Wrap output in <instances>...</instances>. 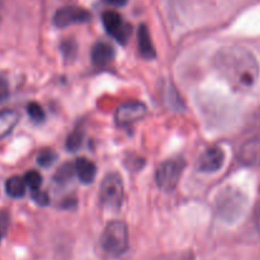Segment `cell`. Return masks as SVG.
Here are the masks:
<instances>
[{
	"mask_svg": "<svg viewBox=\"0 0 260 260\" xmlns=\"http://www.w3.org/2000/svg\"><path fill=\"white\" fill-rule=\"evenodd\" d=\"M213 66L221 78L239 91L251 90L260 78L258 58L241 46H225L213 56Z\"/></svg>",
	"mask_w": 260,
	"mask_h": 260,
	"instance_id": "6da1fadb",
	"label": "cell"
},
{
	"mask_svg": "<svg viewBox=\"0 0 260 260\" xmlns=\"http://www.w3.org/2000/svg\"><path fill=\"white\" fill-rule=\"evenodd\" d=\"M248 206V200L240 189L226 187L218 193L215 201L216 213L226 223H234L244 215Z\"/></svg>",
	"mask_w": 260,
	"mask_h": 260,
	"instance_id": "7a4b0ae2",
	"label": "cell"
},
{
	"mask_svg": "<svg viewBox=\"0 0 260 260\" xmlns=\"http://www.w3.org/2000/svg\"><path fill=\"white\" fill-rule=\"evenodd\" d=\"M101 245L112 256H121L129 249L128 228L122 221H112L101 236Z\"/></svg>",
	"mask_w": 260,
	"mask_h": 260,
	"instance_id": "3957f363",
	"label": "cell"
},
{
	"mask_svg": "<svg viewBox=\"0 0 260 260\" xmlns=\"http://www.w3.org/2000/svg\"><path fill=\"white\" fill-rule=\"evenodd\" d=\"M185 161L183 157H172L159 165L155 174L157 187L164 192H173L179 183Z\"/></svg>",
	"mask_w": 260,
	"mask_h": 260,
	"instance_id": "277c9868",
	"label": "cell"
},
{
	"mask_svg": "<svg viewBox=\"0 0 260 260\" xmlns=\"http://www.w3.org/2000/svg\"><path fill=\"white\" fill-rule=\"evenodd\" d=\"M124 197V188L122 178L117 173H111L103 179L99 189L102 205L112 211L121 208Z\"/></svg>",
	"mask_w": 260,
	"mask_h": 260,
	"instance_id": "5b68a950",
	"label": "cell"
},
{
	"mask_svg": "<svg viewBox=\"0 0 260 260\" xmlns=\"http://www.w3.org/2000/svg\"><path fill=\"white\" fill-rule=\"evenodd\" d=\"M102 22L109 36L121 45H126L132 33V27L122 19L118 13L114 10H106L102 15Z\"/></svg>",
	"mask_w": 260,
	"mask_h": 260,
	"instance_id": "8992f818",
	"label": "cell"
},
{
	"mask_svg": "<svg viewBox=\"0 0 260 260\" xmlns=\"http://www.w3.org/2000/svg\"><path fill=\"white\" fill-rule=\"evenodd\" d=\"M147 113V108L141 102H127L117 108L114 119L118 126L127 127L141 121Z\"/></svg>",
	"mask_w": 260,
	"mask_h": 260,
	"instance_id": "52a82bcc",
	"label": "cell"
},
{
	"mask_svg": "<svg viewBox=\"0 0 260 260\" xmlns=\"http://www.w3.org/2000/svg\"><path fill=\"white\" fill-rule=\"evenodd\" d=\"M89 20H90V13L80 7H63L58 9L53 17V23L58 28L86 23Z\"/></svg>",
	"mask_w": 260,
	"mask_h": 260,
	"instance_id": "ba28073f",
	"label": "cell"
},
{
	"mask_svg": "<svg viewBox=\"0 0 260 260\" xmlns=\"http://www.w3.org/2000/svg\"><path fill=\"white\" fill-rule=\"evenodd\" d=\"M225 152L217 146L206 150L197 160V169L202 173H216L222 168Z\"/></svg>",
	"mask_w": 260,
	"mask_h": 260,
	"instance_id": "9c48e42d",
	"label": "cell"
},
{
	"mask_svg": "<svg viewBox=\"0 0 260 260\" xmlns=\"http://www.w3.org/2000/svg\"><path fill=\"white\" fill-rule=\"evenodd\" d=\"M239 160L246 167L260 165V135L248 140L239 151Z\"/></svg>",
	"mask_w": 260,
	"mask_h": 260,
	"instance_id": "30bf717a",
	"label": "cell"
},
{
	"mask_svg": "<svg viewBox=\"0 0 260 260\" xmlns=\"http://www.w3.org/2000/svg\"><path fill=\"white\" fill-rule=\"evenodd\" d=\"M114 57V50L106 42H98L91 48V62L95 68H106Z\"/></svg>",
	"mask_w": 260,
	"mask_h": 260,
	"instance_id": "8fae6325",
	"label": "cell"
},
{
	"mask_svg": "<svg viewBox=\"0 0 260 260\" xmlns=\"http://www.w3.org/2000/svg\"><path fill=\"white\" fill-rule=\"evenodd\" d=\"M137 43H139V51L140 55L145 58V60H154L156 57V51H155L154 43L151 41V36H150L149 29L145 24H141L139 27V32H137Z\"/></svg>",
	"mask_w": 260,
	"mask_h": 260,
	"instance_id": "7c38bea8",
	"label": "cell"
},
{
	"mask_svg": "<svg viewBox=\"0 0 260 260\" xmlns=\"http://www.w3.org/2000/svg\"><path fill=\"white\" fill-rule=\"evenodd\" d=\"M20 114L14 109H3L0 111V140L5 139L13 132L19 123Z\"/></svg>",
	"mask_w": 260,
	"mask_h": 260,
	"instance_id": "4fadbf2b",
	"label": "cell"
},
{
	"mask_svg": "<svg viewBox=\"0 0 260 260\" xmlns=\"http://www.w3.org/2000/svg\"><path fill=\"white\" fill-rule=\"evenodd\" d=\"M75 173L83 184H91L95 179L96 167L86 157H80L75 162Z\"/></svg>",
	"mask_w": 260,
	"mask_h": 260,
	"instance_id": "5bb4252c",
	"label": "cell"
},
{
	"mask_svg": "<svg viewBox=\"0 0 260 260\" xmlns=\"http://www.w3.org/2000/svg\"><path fill=\"white\" fill-rule=\"evenodd\" d=\"M25 188H27V185H25L24 179L20 177H17V175L9 178L5 182V192H7V194L9 197L15 198V200L24 197Z\"/></svg>",
	"mask_w": 260,
	"mask_h": 260,
	"instance_id": "9a60e30c",
	"label": "cell"
},
{
	"mask_svg": "<svg viewBox=\"0 0 260 260\" xmlns=\"http://www.w3.org/2000/svg\"><path fill=\"white\" fill-rule=\"evenodd\" d=\"M84 140V129L81 127H76L73 132L68 136L66 140V149L71 152H75L80 149Z\"/></svg>",
	"mask_w": 260,
	"mask_h": 260,
	"instance_id": "2e32d148",
	"label": "cell"
},
{
	"mask_svg": "<svg viewBox=\"0 0 260 260\" xmlns=\"http://www.w3.org/2000/svg\"><path fill=\"white\" fill-rule=\"evenodd\" d=\"M151 260H196L194 254L190 250H184V251H173V253L168 254H161V255H157Z\"/></svg>",
	"mask_w": 260,
	"mask_h": 260,
	"instance_id": "e0dca14e",
	"label": "cell"
},
{
	"mask_svg": "<svg viewBox=\"0 0 260 260\" xmlns=\"http://www.w3.org/2000/svg\"><path fill=\"white\" fill-rule=\"evenodd\" d=\"M23 179H24L25 185L29 188L30 192L38 190L41 188V184H42V177H41L40 173L36 172V170H29L28 173H25Z\"/></svg>",
	"mask_w": 260,
	"mask_h": 260,
	"instance_id": "ac0fdd59",
	"label": "cell"
},
{
	"mask_svg": "<svg viewBox=\"0 0 260 260\" xmlns=\"http://www.w3.org/2000/svg\"><path fill=\"white\" fill-rule=\"evenodd\" d=\"M27 113L33 122H43L46 118L45 111L42 107L36 102H30L27 106Z\"/></svg>",
	"mask_w": 260,
	"mask_h": 260,
	"instance_id": "d6986e66",
	"label": "cell"
},
{
	"mask_svg": "<svg viewBox=\"0 0 260 260\" xmlns=\"http://www.w3.org/2000/svg\"><path fill=\"white\" fill-rule=\"evenodd\" d=\"M74 173H75V167H73L71 164H63L62 167L57 170V173H56L55 180L57 183L68 182V180L71 179Z\"/></svg>",
	"mask_w": 260,
	"mask_h": 260,
	"instance_id": "ffe728a7",
	"label": "cell"
},
{
	"mask_svg": "<svg viewBox=\"0 0 260 260\" xmlns=\"http://www.w3.org/2000/svg\"><path fill=\"white\" fill-rule=\"evenodd\" d=\"M57 159V155L52 151V150H43L38 154L37 156V162L40 167L42 168H48L53 164Z\"/></svg>",
	"mask_w": 260,
	"mask_h": 260,
	"instance_id": "44dd1931",
	"label": "cell"
},
{
	"mask_svg": "<svg viewBox=\"0 0 260 260\" xmlns=\"http://www.w3.org/2000/svg\"><path fill=\"white\" fill-rule=\"evenodd\" d=\"M61 51H62L63 56L66 58H70L71 60V58L75 57L76 52H78V46H76V43L74 41H65L61 45Z\"/></svg>",
	"mask_w": 260,
	"mask_h": 260,
	"instance_id": "7402d4cb",
	"label": "cell"
},
{
	"mask_svg": "<svg viewBox=\"0 0 260 260\" xmlns=\"http://www.w3.org/2000/svg\"><path fill=\"white\" fill-rule=\"evenodd\" d=\"M10 225V215L8 211H0V241L5 238Z\"/></svg>",
	"mask_w": 260,
	"mask_h": 260,
	"instance_id": "603a6c76",
	"label": "cell"
},
{
	"mask_svg": "<svg viewBox=\"0 0 260 260\" xmlns=\"http://www.w3.org/2000/svg\"><path fill=\"white\" fill-rule=\"evenodd\" d=\"M30 197H32V200L40 206H47L48 203H50V197H48V194L46 192H42L41 189L30 192Z\"/></svg>",
	"mask_w": 260,
	"mask_h": 260,
	"instance_id": "cb8c5ba5",
	"label": "cell"
},
{
	"mask_svg": "<svg viewBox=\"0 0 260 260\" xmlns=\"http://www.w3.org/2000/svg\"><path fill=\"white\" fill-rule=\"evenodd\" d=\"M10 95L9 84L8 80L3 75H0V103H4L8 101Z\"/></svg>",
	"mask_w": 260,
	"mask_h": 260,
	"instance_id": "d4e9b609",
	"label": "cell"
},
{
	"mask_svg": "<svg viewBox=\"0 0 260 260\" xmlns=\"http://www.w3.org/2000/svg\"><path fill=\"white\" fill-rule=\"evenodd\" d=\"M254 222H255L256 230H258L260 234V184L258 189V198H256L255 207H254Z\"/></svg>",
	"mask_w": 260,
	"mask_h": 260,
	"instance_id": "484cf974",
	"label": "cell"
},
{
	"mask_svg": "<svg viewBox=\"0 0 260 260\" xmlns=\"http://www.w3.org/2000/svg\"><path fill=\"white\" fill-rule=\"evenodd\" d=\"M108 4L113 5V7H124L128 0H106Z\"/></svg>",
	"mask_w": 260,
	"mask_h": 260,
	"instance_id": "4316f807",
	"label": "cell"
},
{
	"mask_svg": "<svg viewBox=\"0 0 260 260\" xmlns=\"http://www.w3.org/2000/svg\"><path fill=\"white\" fill-rule=\"evenodd\" d=\"M0 7H2V0H0Z\"/></svg>",
	"mask_w": 260,
	"mask_h": 260,
	"instance_id": "83f0119b",
	"label": "cell"
}]
</instances>
